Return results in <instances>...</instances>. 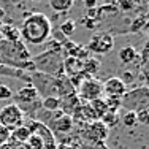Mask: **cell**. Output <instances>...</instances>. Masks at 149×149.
<instances>
[{
	"instance_id": "6da1fadb",
	"label": "cell",
	"mask_w": 149,
	"mask_h": 149,
	"mask_svg": "<svg viewBox=\"0 0 149 149\" xmlns=\"http://www.w3.org/2000/svg\"><path fill=\"white\" fill-rule=\"evenodd\" d=\"M30 84L35 87V91L38 92L41 98L45 97H65L68 94L76 92V89L72 86V83L68 81V78L65 74L60 76H51L46 73L40 72H32L30 73Z\"/></svg>"
},
{
	"instance_id": "7a4b0ae2",
	"label": "cell",
	"mask_w": 149,
	"mask_h": 149,
	"mask_svg": "<svg viewBox=\"0 0 149 149\" xmlns=\"http://www.w3.org/2000/svg\"><path fill=\"white\" fill-rule=\"evenodd\" d=\"M21 40L29 45H43L49 40L52 33V26L49 17L43 13H30L22 21V26L19 29Z\"/></svg>"
},
{
	"instance_id": "3957f363",
	"label": "cell",
	"mask_w": 149,
	"mask_h": 149,
	"mask_svg": "<svg viewBox=\"0 0 149 149\" xmlns=\"http://www.w3.org/2000/svg\"><path fill=\"white\" fill-rule=\"evenodd\" d=\"M49 46L41 54L32 57V63L35 67V72L46 73L51 76H60L63 73V59L65 54L62 51V46L56 43L54 40H48Z\"/></svg>"
},
{
	"instance_id": "277c9868",
	"label": "cell",
	"mask_w": 149,
	"mask_h": 149,
	"mask_svg": "<svg viewBox=\"0 0 149 149\" xmlns=\"http://www.w3.org/2000/svg\"><path fill=\"white\" fill-rule=\"evenodd\" d=\"M149 103V89L148 86H140L136 89H130L120 97V108L125 106L127 111H140L148 109Z\"/></svg>"
},
{
	"instance_id": "5b68a950",
	"label": "cell",
	"mask_w": 149,
	"mask_h": 149,
	"mask_svg": "<svg viewBox=\"0 0 149 149\" xmlns=\"http://www.w3.org/2000/svg\"><path fill=\"white\" fill-rule=\"evenodd\" d=\"M26 124V116L21 111V108L15 103H10L0 109V125L6 127L10 133L17 127Z\"/></svg>"
},
{
	"instance_id": "8992f818",
	"label": "cell",
	"mask_w": 149,
	"mask_h": 149,
	"mask_svg": "<svg viewBox=\"0 0 149 149\" xmlns=\"http://www.w3.org/2000/svg\"><path fill=\"white\" fill-rule=\"evenodd\" d=\"M45 125H48V129L51 130L52 133H70L74 129V122L72 119V116L68 114H63L62 111H54V113H49L48 111V119L45 120Z\"/></svg>"
},
{
	"instance_id": "52a82bcc",
	"label": "cell",
	"mask_w": 149,
	"mask_h": 149,
	"mask_svg": "<svg viewBox=\"0 0 149 149\" xmlns=\"http://www.w3.org/2000/svg\"><path fill=\"white\" fill-rule=\"evenodd\" d=\"M76 94L79 97L81 102H89L95 100V98H102V94H103V87H102V83L95 78H86L83 83L78 86L76 89Z\"/></svg>"
},
{
	"instance_id": "ba28073f",
	"label": "cell",
	"mask_w": 149,
	"mask_h": 149,
	"mask_svg": "<svg viewBox=\"0 0 149 149\" xmlns=\"http://www.w3.org/2000/svg\"><path fill=\"white\" fill-rule=\"evenodd\" d=\"M114 48V37L109 32H98V33L92 35L89 40L86 49L91 52H97V54H108L111 49Z\"/></svg>"
},
{
	"instance_id": "9c48e42d",
	"label": "cell",
	"mask_w": 149,
	"mask_h": 149,
	"mask_svg": "<svg viewBox=\"0 0 149 149\" xmlns=\"http://www.w3.org/2000/svg\"><path fill=\"white\" fill-rule=\"evenodd\" d=\"M29 127L30 133H35L41 138L45 144V149H57V140H56V135L48 129V125H45L43 122L37 119H29L26 124Z\"/></svg>"
},
{
	"instance_id": "30bf717a",
	"label": "cell",
	"mask_w": 149,
	"mask_h": 149,
	"mask_svg": "<svg viewBox=\"0 0 149 149\" xmlns=\"http://www.w3.org/2000/svg\"><path fill=\"white\" fill-rule=\"evenodd\" d=\"M109 129L105 125L102 120H94L91 124H86L83 136L86 141H92L95 144H103V141L108 140Z\"/></svg>"
},
{
	"instance_id": "8fae6325",
	"label": "cell",
	"mask_w": 149,
	"mask_h": 149,
	"mask_svg": "<svg viewBox=\"0 0 149 149\" xmlns=\"http://www.w3.org/2000/svg\"><path fill=\"white\" fill-rule=\"evenodd\" d=\"M102 87H103V94H106V97H119L120 98L127 92V87L119 79V76H109L105 83H102Z\"/></svg>"
},
{
	"instance_id": "7c38bea8",
	"label": "cell",
	"mask_w": 149,
	"mask_h": 149,
	"mask_svg": "<svg viewBox=\"0 0 149 149\" xmlns=\"http://www.w3.org/2000/svg\"><path fill=\"white\" fill-rule=\"evenodd\" d=\"M72 119L73 122H79V124H91L94 120H98L95 113L92 111V108L89 106V103H79L74 108V111L72 113Z\"/></svg>"
},
{
	"instance_id": "4fadbf2b",
	"label": "cell",
	"mask_w": 149,
	"mask_h": 149,
	"mask_svg": "<svg viewBox=\"0 0 149 149\" xmlns=\"http://www.w3.org/2000/svg\"><path fill=\"white\" fill-rule=\"evenodd\" d=\"M62 51L67 57H74V59H79V60H84V59L89 57V51L86 49V46L74 43L72 40H68L67 43L62 45Z\"/></svg>"
},
{
	"instance_id": "5bb4252c",
	"label": "cell",
	"mask_w": 149,
	"mask_h": 149,
	"mask_svg": "<svg viewBox=\"0 0 149 149\" xmlns=\"http://www.w3.org/2000/svg\"><path fill=\"white\" fill-rule=\"evenodd\" d=\"M59 103H60V111H62L63 114L72 116V113L74 111V108L81 103V100H79L76 92H73V94H68V95H65V97H60Z\"/></svg>"
},
{
	"instance_id": "9a60e30c",
	"label": "cell",
	"mask_w": 149,
	"mask_h": 149,
	"mask_svg": "<svg viewBox=\"0 0 149 149\" xmlns=\"http://www.w3.org/2000/svg\"><path fill=\"white\" fill-rule=\"evenodd\" d=\"M0 33H2L3 40L10 41V43H16L21 40V33H19V27L13 26V24L3 22L0 24Z\"/></svg>"
},
{
	"instance_id": "2e32d148",
	"label": "cell",
	"mask_w": 149,
	"mask_h": 149,
	"mask_svg": "<svg viewBox=\"0 0 149 149\" xmlns=\"http://www.w3.org/2000/svg\"><path fill=\"white\" fill-rule=\"evenodd\" d=\"M0 76H11V78L22 79V81H26L27 84H30V73L13 68V67H8V65H3V63H0Z\"/></svg>"
},
{
	"instance_id": "e0dca14e",
	"label": "cell",
	"mask_w": 149,
	"mask_h": 149,
	"mask_svg": "<svg viewBox=\"0 0 149 149\" xmlns=\"http://www.w3.org/2000/svg\"><path fill=\"white\" fill-rule=\"evenodd\" d=\"M79 72H83V60L65 56V59H63V73H65V76H72V74Z\"/></svg>"
},
{
	"instance_id": "ac0fdd59",
	"label": "cell",
	"mask_w": 149,
	"mask_h": 149,
	"mask_svg": "<svg viewBox=\"0 0 149 149\" xmlns=\"http://www.w3.org/2000/svg\"><path fill=\"white\" fill-rule=\"evenodd\" d=\"M138 59H140V54H138V51L133 46H124L119 51V60L122 63H125V65H130V63H133Z\"/></svg>"
},
{
	"instance_id": "d6986e66",
	"label": "cell",
	"mask_w": 149,
	"mask_h": 149,
	"mask_svg": "<svg viewBox=\"0 0 149 149\" xmlns=\"http://www.w3.org/2000/svg\"><path fill=\"white\" fill-rule=\"evenodd\" d=\"M100 70V62L95 57H87L83 60V72L87 74V76L94 78V74H97V72Z\"/></svg>"
},
{
	"instance_id": "ffe728a7",
	"label": "cell",
	"mask_w": 149,
	"mask_h": 149,
	"mask_svg": "<svg viewBox=\"0 0 149 149\" xmlns=\"http://www.w3.org/2000/svg\"><path fill=\"white\" fill-rule=\"evenodd\" d=\"M89 106L92 108V111L95 113V116H97L98 120H100V119L106 114V113L109 111V109H108V105H106V102L103 100V98H95V100L89 102Z\"/></svg>"
},
{
	"instance_id": "44dd1931",
	"label": "cell",
	"mask_w": 149,
	"mask_h": 149,
	"mask_svg": "<svg viewBox=\"0 0 149 149\" xmlns=\"http://www.w3.org/2000/svg\"><path fill=\"white\" fill-rule=\"evenodd\" d=\"M74 0H49V6L56 13H67L73 8Z\"/></svg>"
},
{
	"instance_id": "7402d4cb",
	"label": "cell",
	"mask_w": 149,
	"mask_h": 149,
	"mask_svg": "<svg viewBox=\"0 0 149 149\" xmlns=\"http://www.w3.org/2000/svg\"><path fill=\"white\" fill-rule=\"evenodd\" d=\"M30 130H29V127L24 124V125H21V127H17V129H15L11 133H10V136L13 138V140H16L17 143H26L27 140H29V136H30Z\"/></svg>"
},
{
	"instance_id": "603a6c76",
	"label": "cell",
	"mask_w": 149,
	"mask_h": 149,
	"mask_svg": "<svg viewBox=\"0 0 149 149\" xmlns=\"http://www.w3.org/2000/svg\"><path fill=\"white\" fill-rule=\"evenodd\" d=\"M41 109L49 113H54L60 109V103H59V98L57 97H45L41 98Z\"/></svg>"
},
{
	"instance_id": "cb8c5ba5",
	"label": "cell",
	"mask_w": 149,
	"mask_h": 149,
	"mask_svg": "<svg viewBox=\"0 0 149 149\" xmlns=\"http://www.w3.org/2000/svg\"><path fill=\"white\" fill-rule=\"evenodd\" d=\"M74 30H76V24H74V21H72V19L63 21V22L59 26V32H60V33H62L65 38L73 37Z\"/></svg>"
},
{
	"instance_id": "d4e9b609",
	"label": "cell",
	"mask_w": 149,
	"mask_h": 149,
	"mask_svg": "<svg viewBox=\"0 0 149 149\" xmlns=\"http://www.w3.org/2000/svg\"><path fill=\"white\" fill-rule=\"evenodd\" d=\"M100 120L105 124L106 127H108V129H114V127H116V125H118V124L120 122V116L118 114V113L108 111V113H106V114L103 116V118L100 119Z\"/></svg>"
},
{
	"instance_id": "484cf974",
	"label": "cell",
	"mask_w": 149,
	"mask_h": 149,
	"mask_svg": "<svg viewBox=\"0 0 149 149\" xmlns=\"http://www.w3.org/2000/svg\"><path fill=\"white\" fill-rule=\"evenodd\" d=\"M120 122L124 124V127H127V129H133L135 125H136V113L135 111H125L122 114V118H120Z\"/></svg>"
},
{
	"instance_id": "4316f807",
	"label": "cell",
	"mask_w": 149,
	"mask_h": 149,
	"mask_svg": "<svg viewBox=\"0 0 149 149\" xmlns=\"http://www.w3.org/2000/svg\"><path fill=\"white\" fill-rule=\"evenodd\" d=\"M24 146H26V149H45V144H43V141H41V138L35 133L30 135L29 140L24 143Z\"/></svg>"
},
{
	"instance_id": "83f0119b",
	"label": "cell",
	"mask_w": 149,
	"mask_h": 149,
	"mask_svg": "<svg viewBox=\"0 0 149 149\" xmlns=\"http://www.w3.org/2000/svg\"><path fill=\"white\" fill-rule=\"evenodd\" d=\"M143 27H146V15H140L136 19H133L129 32H138V30L143 29Z\"/></svg>"
},
{
	"instance_id": "f1b7e54d",
	"label": "cell",
	"mask_w": 149,
	"mask_h": 149,
	"mask_svg": "<svg viewBox=\"0 0 149 149\" xmlns=\"http://www.w3.org/2000/svg\"><path fill=\"white\" fill-rule=\"evenodd\" d=\"M106 105H108V109L113 113H118L120 108V98L119 97H106Z\"/></svg>"
},
{
	"instance_id": "f546056e",
	"label": "cell",
	"mask_w": 149,
	"mask_h": 149,
	"mask_svg": "<svg viewBox=\"0 0 149 149\" xmlns=\"http://www.w3.org/2000/svg\"><path fill=\"white\" fill-rule=\"evenodd\" d=\"M135 78H136V74H135L133 72H129V70H125V72H124V73L119 76V79L122 81L124 86L127 87V86H130V84L135 83Z\"/></svg>"
},
{
	"instance_id": "4dcf8cb0",
	"label": "cell",
	"mask_w": 149,
	"mask_h": 149,
	"mask_svg": "<svg viewBox=\"0 0 149 149\" xmlns=\"http://www.w3.org/2000/svg\"><path fill=\"white\" fill-rule=\"evenodd\" d=\"M149 120V111L148 109H140L136 111V122L141 124V125H146Z\"/></svg>"
},
{
	"instance_id": "1f68e13d",
	"label": "cell",
	"mask_w": 149,
	"mask_h": 149,
	"mask_svg": "<svg viewBox=\"0 0 149 149\" xmlns=\"http://www.w3.org/2000/svg\"><path fill=\"white\" fill-rule=\"evenodd\" d=\"M119 10H124V11H130V10L135 8V3L132 0H116Z\"/></svg>"
},
{
	"instance_id": "d6a6232c",
	"label": "cell",
	"mask_w": 149,
	"mask_h": 149,
	"mask_svg": "<svg viewBox=\"0 0 149 149\" xmlns=\"http://www.w3.org/2000/svg\"><path fill=\"white\" fill-rule=\"evenodd\" d=\"M13 97V92L8 86L5 84H0V100H8V98Z\"/></svg>"
},
{
	"instance_id": "836d02e7",
	"label": "cell",
	"mask_w": 149,
	"mask_h": 149,
	"mask_svg": "<svg viewBox=\"0 0 149 149\" xmlns=\"http://www.w3.org/2000/svg\"><path fill=\"white\" fill-rule=\"evenodd\" d=\"M8 138H10V130L6 129V127L0 125V144L6 143V141H8Z\"/></svg>"
},
{
	"instance_id": "e575fe53",
	"label": "cell",
	"mask_w": 149,
	"mask_h": 149,
	"mask_svg": "<svg viewBox=\"0 0 149 149\" xmlns=\"http://www.w3.org/2000/svg\"><path fill=\"white\" fill-rule=\"evenodd\" d=\"M97 2L98 0H84V3H86V10L97 8Z\"/></svg>"
},
{
	"instance_id": "d590c367",
	"label": "cell",
	"mask_w": 149,
	"mask_h": 149,
	"mask_svg": "<svg viewBox=\"0 0 149 149\" xmlns=\"http://www.w3.org/2000/svg\"><path fill=\"white\" fill-rule=\"evenodd\" d=\"M5 17H6L5 11H3L2 8H0V24H3V21H5Z\"/></svg>"
},
{
	"instance_id": "8d00e7d4",
	"label": "cell",
	"mask_w": 149,
	"mask_h": 149,
	"mask_svg": "<svg viewBox=\"0 0 149 149\" xmlns=\"http://www.w3.org/2000/svg\"><path fill=\"white\" fill-rule=\"evenodd\" d=\"M0 149H13V148L8 143H3V144H0Z\"/></svg>"
},
{
	"instance_id": "74e56055",
	"label": "cell",
	"mask_w": 149,
	"mask_h": 149,
	"mask_svg": "<svg viewBox=\"0 0 149 149\" xmlns=\"http://www.w3.org/2000/svg\"><path fill=\"white\" fill-rule=\"evenodd\" d=\"M2 41H3V37H2V33H0V43H2Z\"/></svg>"
},
{
	"instance_id": "f35d334b",
	"label": "cell",
	"mask_w": 149,
	"mask_h": 149,
	"mask_svg": "<svg viewBox=\"0 0 149 149\" xmlns=\"http://www.w3.org/2000/svg\"><path fill=\"white\" fill-rule=\"evenodd\" d=\"M86 149H97V148H86Z\"/></svg>"
},
{
	"instance_id": "ab89813d",
	"label": "cell",
	"mask_w": 149,
	"mask_h": 149,
	"mask_svg": "<svg viewBox=\"0 0 149 149\" xmlns=\"http://www.w3.org/2000/svg\"><path fill=\"white\" fill-rule=\"evenodd\" d=\"M32 2H40V0H32Z\"/></svg>"
}]
</instances>
